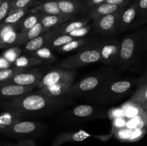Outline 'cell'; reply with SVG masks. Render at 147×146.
Wrapping results in <instances>:
<instances>
[{
  "label": "cell",
  "mask_w": 147,
  "mask_h": 146,
  "mask_svg": "<svg viewBox=\"0 0 147 146\" xmlns=\"http://www.w3.org/2000/svg\"><path fill=\"white\" fill-rule=\"evenodd\" d=\"M73 102L71 97L53 98L34 90L18 98L1 102V107L14 112L22 119H32L58 113Z\"/></svg>",
  "instance_id": "obj_1"
},
{
  "label": "cell",
  "mask_w": 147,
  "mask_h": 146,
  "mask_svg": "<svg viewBox=\"0 0 147 146\" xmlns=\"http://www.w3.org/2000/svg\"><path fill=\"white\" fill-rule=\"evenodd\" d=\"M121 72L118 69L104 67L73 82L69 90V97H88L98 91L109 82L119 79Z\"/></svg>",
  "instance_id": "obj_2"
},
{
  "label": "cell",
  "mask_w": 147,
  "mask_h": 146,
  "mask_svg": "<svg viewBox=\"0 0 147 146\" xmlns=\"http://www.w3.org/2000/svg\"><path fill=\"white\" fill-rule=\"evenodd\" d=\"M137 80L134 78L116 79L109 82L87 99L103 104L116 102L131 91L135 84L137 83Z\"/></svg>",
  "instance_id": "obj_3"
},
{
  "label": "cell",
  "mask_w": 147,
  "mask_h": 146,
  "mask_svg": "<svg viewBox=\"0 0 147 146\" xmlns=\"http://www.w3.org/2000/svg\"><path fill=\"white\" fill-rule=\"evenodd\" d=\"M145 34V31L141 30L129 34L121 40L120 55L117 64L121 70L129 68L137 62L139 54L142 52Z\"/></svg>",
  "instance_id": "obj_4"
},
{
  "label": "cell",
  "mask_w": 147,
  "mask_h": 146,
  "mask_svg": "<svg viewBox=\"0 0 147 146\" xmlns=\"http://www.w3.org/2000/svg\"><path fill=\"white\" fill-rule=\"evenodd\" d=\"M47 126L42 122L33 120H21L9 127L0 130L1 135L15 138L30 139L45 131Z\"/></svg>",
  "instance_id": "obj_5"
},
{
  "label": "cell",
  "mask_w": 147,
  "mask_h": 146,
  "mask_svg": "<svg viewBox=\"0 0 147 146\" xmlns=\"http://www.w3.org/2000/svg\"><path fill=\"white\" fill-rule=\"evenodd\" d=\"M101 56L98 45H93V47H87L78 52L76 54L65 59L59 64L62 68L74 70L89 64L100 62Z\"/></svg>",
  "instance_id": "obj_6"
},
{
  "label": "cell",
  "mask_w": 147,
  "mask_h": 146,
  "mask_svg": "<svg viewBox=\"0 0 147 146\" xmlns=\"http://www.w3.org/2000/svg\"><path fill=\"white\" fill-rule=\"evenodd\" d=\"M76 72L74 70L66 68L53 69L46 72L41 81L37 84L36 90L67 82H74Z\"/></svg>",
  "instance_id": "obj_7"
},
{
  "label": "cell",
  "mask_w": 147,
  "mask_h": 146,
  "mask_svg": "<svg viewBox=\"0 0 147 146\" xmlns=\"http://www.w3.org/2000/svg\"><path fill=\"white\" fill-rule=\"evenodd\" d=\"M68 120L73 121H86L96 118L106 117V113L98 107L91 104H80L66 113Z\"/></svg>",
  "instance_id": "obj_8"
},
{
  "label": "cell",
  "mask_w": 147,
  "mask_h": 146,
  "mask_svg": "<svg viewBox=\"0 0 147 146\" xmlns=\"http://www.w3.org/2000/svg\"><path fill=\"white\" fill-rule=\"evenodd\" d=\"M123 9L124 8L93 21V27L95 31L103 36H109L119 31L121 14Z\"/></svg>",
  "instance_id": "obj_9"
},
{
  "label": "cell",
  "mask_w": 147,
  "mask_h": 146,
  "mask_svg": "<svg viewBox=\"0 0 147 146\" xmlns=\"http://www.w3.org/2000/svg\"><path fill=\"white\" fill-rule=\"evenodd\" d=\"M100 52V62L106 65L117 64L120 55L121 42L116 40H107L98 44Z\"/></svg>",
  "instance_id": "obj_10"
},
{
  "label": "cell",
  "mask_w": 147,
  "mask_h": 146,
  "mask_svg": "<svg viewBox=\"0 0 147 146\" xmlns=\"http://www.w3.org/2000/svg\"><path fill=\"white\" fill-rule=\"evenodd\" d=\"M45 74L44 72L40 70H27L16 74L7 81L1 83L0 85L14 84L22 86H37Z\"/></svg>",
  "instance_id": "obj_11"
},
{
  "label": "cell",
  "mask_w": 147,
  "mask_h": 146,
  "mask_svg": "<svg viewBox=\"0 0 147 146\" xmlns=\"http://www.w3.org/2000/svg\"><path fill=\"white\" fill-rule=\"evenodd\" d=\"M55 35H57V34L55 29L43 33L41 35L23 44L22 51L23 53L32 54L43 47H47L50 40Z\"/></svg>",
  "instance_id": "obj_12"
},
{
  "label": "cell",
  "mask_w": 147,
  "mask_h": 146,
  "mask_svg": "<svg viewBox=\"0 0 147 146\" xmlns=\"http://www.w3.org/2000/svg\"><path fill=\"white\" fill-rule=\"evenodd\" d=\"M1 86V100H13L22 97L35 90L37 86H22L14 84H4Z\"/></svg>",
  "instance_id": "obj_13"
},
{
  "label": "cell",
  "mask_w": 147,
  "mask_h": 146,
  "mask_svg": "<svg viewBox=\"0 0 147 146\" xmlns=\"http://www.w3.org/2000/svg\"><path fill=\"white\" fill-rule=\"evenodd\" d=\"M139 16L137 1H134L122 11L120 18V27L119 31H123L130 28L134 23L136 17Z\"/></svg>",
  "instance_id": "obj_14"
},
{
  "label": "cell",
  "mask_w": 147,
  "mask_h": 146,
  "mask_svg": "<svg viewBox=\"0 0 147 146\" xmlns=\"http://www.w3.org/2000/svg\"><path fill=\"white\" fill-rule=\"evenodd\" d=\"M74 82H67L60 83V84H55L53 86H49V87H43V88L39 89V92H42L45 95L49 96L50 97L56 99L65 98L69 97L67 96L69 90L72 84Z\"/></svg>",
  "instance_id": "obj_15"
},
{
  "label": "cell",
  "mask_w": 147,
  "mask_h": 146,
  "mask_svg": "<svg viewBox=\"0 0 147 146\" xmlns=\"http://www.w3.org/2000/svg\"><path fill=\"white\" fill-rule=\"evenodd\" d=\"M57 2L61 12L70 18L88 9L86 4L78 0H62Z\"/></svg>",
  "instance_id": "obj_16"
},
{
  "label": "cell",
  "mask_w": 147,
  "mask_h": 146,
  "mask_svg": "<svg viewBox=\"0 0 147 146\" xmlns=\"http://www.w3.org/2000/svg\"><path fill=\"white\" fill-rule=\"evenodd\" d=\"M126 6V5H116V4L104 2L90 9L88 14L89 18L93 21H95L100 17L116 12L120 9L125 8Z\"/></svg>",
  "instance_id": "obj_17"
},
{
  "label": "cell",
  "mask_w": 147,
  "mask_h": 146,
  "mask_svg": "<svg viewBox=\"0 0 147 146\" xmlns=\"http://www.w3.org/2000/svg\"><path fill=\"white\" fill-rule=\"evenodd\" d=\"M90 134L84 130H79L77 132H65L59 135L52 146H60L68 142H81L90 137Z\"/></svg>",
  "instance_id": "obj_18"
},
{
  "label": "cell",
  "mask_w": 147,
  "mask_h": 146,
  "mask_svg": "<svg viewBox=\"0 0 147 146\" xmlns=\"http://www.w3.org/2000/svg\"><path fill=\"white\" fill-rule=\"evenodd\" d=\"M136 86L137 88L130 100L140 105L147 101V72L138 79Z\"/></svg>",
  "instance_id": "obj_19"
},
{
  "label": "cell",
  "mask_w": 147,
  "mask_h": 146,
  "mask_svg": "<svg viewBox=\"0 0 147 146\" xmlns=\"http://www.w3.org/2000/svg\"><path fill=\"white\" fill-rule=\"evenodd\" d=\"M70 19L71 18L67 16L42 14L40 22L42 24L45 32H47V31L55 29L57 27H58L65 21L70 20Z\"/></svg>",
  "instance_id": "obj_20"
},
{
  "label": "cell",
  "mask_w": 147,
  "mask_h": 146,
  "mask_svg": "<svg viewBox=\"0 0 147 146\" xmlns=\"http://www.w3.org/2000/svg\"><path fill=\"white\" fill-rule=\"evenodd\" d=\"M30 13H41L48 15L65 16L61 12L57 1H47L30 9Z\"/></svg>",
  "instance_id": "obj_21"
},
{
  "label": "cell",
  "mask_w": 147,
  "mask_h": 146,
  "mask_svg": "<svg viewBox=\"0 0 147 146\" xmlns=\"http://www.w3.org/2000/svg\"><path fill=\"white\" fill-rule=\"evenodd\" d=\"M90 19V18H89ZM89 19H83L73 20V21H67L55 29L57 35H65L70 34L72 31L82 28L88 25L89 22Z\"/></svg>",
  "instance_id": "obj_22"
},
{
  "label": "cell",
  "mask_w": 147,
  "mask_h": 146,
  "mask_svg": "<svg viewBox=\"0 0 147 146\" xmlns=\"http://www.w3.org/2000/svg\"><path fill=\"white\" fill-rule=\"evenodd\" d=\"M45 63L42 60L39 59L33 54H27V53H23L14 62L13 65L17 67L21 68H27L32 67L34 66L40 65V64Z\"/></svg>",
  "instance_id": "obj_23"
},
{
  "label": "cell",
  "mask_w": 147,
  "mask_h": 146,
  "mask_svg": "<svg viewBox=\"0 0 147 146\" xmlns=\"http://www.w3.org/2000/svg\"><path fill=\"white\" fill-rule=\"evenodd\" d=\"M21 36V31H9L2 37H0V47L3 50V49H9L19 45Z\"/></svg>",
  "instance_id": "obj_24"
},
{
  "label": "cell",
  "mask_w": 147,
  "mask_h": 146,
  "mask_svg": "<svg viewBox=\"0 0 147 146\" xmlns=\"http://www.w3.org/2000/svg\"><path fill=\"white\" fill-rule=\"evenodd\" d=\"M30 12L29 8L20 9H11L8 16L0 24V27L7 24H18L22 21L26 14Z\"/></svg>",
  "instance_id": "obj_25"
},
{
  "label": "cell",
  "mask_w": 147,
  "mask_h": 146,
  "mask_svg": "<svg viewBox=\"0 0 147 146\" xmlns=\"http://www.w3.org/2000/svg\"><path fill=\"white\" fill-rule=\"evenodd\" d=\"M22 118L15 113L9 110H4L0 115V130L9 127Z\"/></svg>",
  "instance_id": "obj_26"
},
{
  "label": "cell",
  "mask_w": 147,
  "mask_h": 146,
  "mask_svg": "<svg viewBox=\"0 0 147 146\" xmlns=\"http://www.w3.org/2000/svg\"><path fill=\"white\" fill-rule=\"evenodd\" d=\"M43 33H45L44 28H43L42 24L40 21L34 27L29 29L28 31H25V32H22L21 39H20L19 45H23L25 43H27V42L36 38V37L41 35Z\"/></svg>",
  "instance_id": "obj_27"
},
{
  "label": "cell",
  "mask_w": 147,
  "mask_h": 146,
  "mask_svg": "<svg viewBox=\"0 0 147 146\" xmlns=\"http://www.w3.org/2000/svg\"><path fill=\"white\" fill-rule=\"evenodd\" d=\"M42 14L41 13H30L29 15L24 17L20 22L22 32H25L39 23Z\"/></svg>",
  "instance_id": "obj_28"
},
{
  "label": "cell",
  "mask_w": 147,
  "mask_h": 146,
  "mask_svg": "<svg viewBox=\"0 0 147 146\" xmlns=\"http://www.w3.org/2000/svg\"><path fill=\"white\" fill-rule=\"evenodd\" d=\"M88 42L89 40L84 38V37H83V38H77L76 39V40H73V41L66 44L65 45L60 47V48L57 49V50L59 52L65 53L73 51V50H80L82 47L87 45Z\"/></svg>",
  "instance_id": "obj_29"
},
{
  "label": "cell",
  "mask_w": 147,
  "mask_h": 146,
  "mask_svg": "<svg viewBox=\"0 0 147 146\" xmlns=\"http://www.w3.org/2000/svg\"><path fill=\"white\" fill-rule=\"evenodd\" d=\"M77 38L72 37L69 34H65V35H55L49 42L47 47L51 50H57L60 47L65 45L67 43L73 41Z\"/></svg>",
  "instance_id": "obj_30"
},
{
  "label": "cell",
  "mask_w": 147,
  "mask_h": 146,
  "mask_svg": "<svg viewBox=\"0 0 147 146\" xmlns=\"http://www.w3.org/2000/svg\"><path fill=\"white\" fill-rule=\"evenodd\" d=\"M28 70L27 68H21L13 65L12 67L7 69L0 70V84L12 78L16 74Z\"/></svg>",
  "instance_id": "obj_31"
},
{
  "label": "cell",
  "mask_w": 147,
  "mask_h": 146,
  "mask_svg": "<svg viewBox=\"0 0 147 146\" xmlns=\"http://www.w3.org/2000/svg\"><path fill=\"white\" fill-rule=\"evenodd\" d=\"M32 54L44 62H53L56 60L55 56L52 52L51 49L47 47H43Z\"/></svg>",
  "instance_id": "obj_32"
},
{
  "label": "cell",
  "mask_w": 147,
  "mask_h": 146,
  "mask_svg": "<svg viewBox=\"0 0 147 146\" xmlns=\"http://www.w3.org/2000/svg\"><path fill=\"white\" fill-rule=\"evenodd\" d=\"M22 50H20L19 47L16 46V47H13L6 50L1 54V56H3L6 60H8L11 64H14V62L22 54Z\"/></svg>",
  "instance_id": "obj_33"
},
{
  "label": "cell",
  "mask_w": 147,
  "mask_h": 146,
  "mask_svg": "<svg viewBox=\"0 0 147 146\" xmlns=\"http://www.w3.org/2000/svg\"><path fill=\"white\" fill-rule=\"evenodd\" d=\"M11 0H1L0 2V22H2L11 9Z\"/></svg>",
  "instance_id": "obj_34"
},
{
  "label": "cell",
  "mask_w": 147,
  "mask_h": 146,
  "mask_svg": "<svg viewBox=\"0 0 147 146\" xmlns=\"http://www.w3.org/2000/svg\"><path fill=\"white\" fill-rule=\"evenodd\" d=\"M92 27H93V24L92 25L91 24H88V25L85 26V27H82V28L72 31L71 33H70L69 35L72 36V37H75V38H83L86 34H88L90 32Z\"/></svg>",
  "instance_id": "obj_35"
},
{
  "label": "cell",
  "mask_w": 147,
  "mask_h": 146,
  "mask_svg": "<svg viewBox=\"0 0 147 146\" xmlns=\"http://www.w3.org/2000/svg\"><path fill=\"white\" fill-rule=\"evenodd\" d=\"M133 132L127 129H121L118 130L116 133V136L118 139L122 140V141H129Z\"/></svg>",
  "instance_id": "obj_36"
},
{
  "label": "cell",
  "mask_w": 147,
  "mask_h": 146,
  "mask_svg": "<svg viewBox=\"0 0 147 146\" xmlns=\"http://www.w3.org/2000/svg\"><path fill=\"white\" fill-rule=\"evenodd\" d=\"M34 0H14L11 3V9L28 8L29 5Z\"/></svg>",
  "instance_id": "obj_37"
},
{
  "label": "cell",
  "mask_w": 147,
  "mask_h": 146,
  "mask_svg": "<svg viewBox=\"0 0 147 146\" xmlns=\"http://www.w3.org/2000/svg\"><path fill=\"white\" fill-rule=\"evenodd\" d=\"M137 6L139 14L141 19L144 16L147 11V0H137Z\"/></svg>",
  "instance_id": "obj_38"
},
{
  "label": "cell",
  "mask_w": 147,
  "mask_h": 146,
  "mask_svg": "<svg viewBox=\"0 0 147 146\" xmlns=\"http://www.w3.org/2000/svg\"><path fill=\"white\" fill-rule=\"evenodd\" d=\"M106 0H89L86 2V6H87L88 9L94 8V7H97V6L100 5V4H103V3L106 2Z\"/></svg>",
  "instance_id": "obj_39"
},
{
  "label": "cell",
  "mask_w": 147,
  "mask_h": 146,
  "mask_svg": "<svg viewBox=\"0 0 147 146\" xmlns=\"http://www.w3.org/2000/svg\"><path fill=\"white\" fill-rule=\"evenodd\" d=\"M17 146H37L32 139H23L17 144Z\"/></svg>",
  "instance_id": "obj_40"
},
{
  "label": "cell",
  "mask_w": 147,
  "mask_h": 146,
  "mask_svg": "<svg viewBox=\"0 0 147 146\" xmlns=\"http://www.w3.org/2000/svg\"><path fill=\"white\" fill-rule=\"evenodd\" d=\"M13 64L11 62L8 61L7 60H6L3 56H1V59H0V70H2V69H7L9 68V67H12Z\"/></svg>",
  "instance_id": "obj_41"
},
{
  "label": "cell",
  "mask_w": 147,
  "mask_h": 146,
  "mask_svg": "<svg viewBox=\"0 0 147 146\" xmlns=\"http://www.w3.org/2000/svg\"><path fill=\"white\" fill-rule=\"evenodd\" d=\"M143 135V132L141 130H136L134 132H133L131 136V138L129 140V141H136L139 139H140L141 137Z\"/></svg>",
  "instance_id": "obj_42"
},
{
  "label": "cell",
  "mask_w": 147,
  "mask_h": 146,
  "mask_svg": "<svg viewBox=\"0 0 147 146\" xmlns=\"http://www.w3.org/2000/svg\"><path fill=\"white\" fill-rule=\"evenodd\" d=\"M131 0H106V2L116 5H126Z\"/></svg>",
  "instance_id": "obj_43"
},
{
  "label": "cell",
  "mask_w": 147,
  "mask_h": 146,
  "mask_svg": "<svg viewBox=\"0 0 147 146\" xmlns=\"http://www.w3.org/2000/svg\"><path fill=\"white\" fill-rule=\"evenodd\" d=\"M140 106L144 109V110H147V101L143 103V104H140Z\"/></svg>",
  "instance_id": "obj_44"
},
{
  "label": "cell",
  "mask_w": 147,
  "mask_h": 146,
  "mask_svg": "<svg viewBox=\"0 0 147 146\" xmlns=\"http://www.w3.org/2000/svg\"><path fill=\"white\" fill-rule=\"evenodd\" d=\"M142 21H147V11H146V14H144V16L142 17Z\"/></svg>",
  "instance_id": "obj_45"
},
{
  "label": "cell",
  "mask_w": 147,
  "mask_h": 146,
  "mask_svg": "<svg viewBox=\"0 0 147 146\" xmlns=\"http://www.w3.org/2000/svg\"><path fill=\"white\" fill-rule=\"evenodd\" d=\"M144 132L147 134V123H146V125H145V127H144Z\"/></svg>",
  "instance_id": "obj_46"
},
{
  "label": "cell",
  "mask_w": 147,
  "mask_h": 146,
  "mask_svg": "<svg viewBox=\"0 0 147 146\" xmlns=\"http://www.w3.org/2000/svg\"><path fill=\"white\" fill-rule=\"evenodd\" d=\"M47 1H62V0H47Z\"/></svg>",
  "instance_id": "obj_47"
},
{
  "label": "cell",
  "mask_w": 147,
  "mask_h": 146,
  "mask_svg": "<svg viewBox=\"0 0 147 146\" xmlns=\"http://www.w3.org/2000/svg\"><path fill=\"white\" fill-rule=\"evenodd\" d=\"M5 146H17V144L16 145H5Z\"/></svg>",
  "instance_id": "obj_48"
},
{
  "label": "cell",
  "mask_w": 147,
  "mask_h": 146,
  "mask_svg": "<svg viewBox=\"0 0 147 146\" xmlns=\"http://www.w3.org/2000/svg\"><path fill=\"white\" fill-rule=\"evenodd\" d=\"M82 1H86V2H87V1H89V0H82Z\"/></svg>",
  "instance_id": "obj_49"
},
{
  "label": "cell",
  "mask_w": 147,
  "mask_h": 146,
  "mask_svg": "<svg viewBox=\"0 0 147 146\" xmlns=\"http://www.w3.org/2000/svg\"><path fill=\"white\" fill-rule=\"evenodd\" d=\"M146 46L147 47V39H146Z\"/></svg>",
  "instance_id": "obj_50"
},
{
  "label": "cell",
  "mask_w": 147,
  "mask_h": 146,
  "mask_svg": "<svg viewBox=\"0 0 147 146\" xmlns=\"http://www.w3.org/2000/svg\"><path fill=\"white\" fill-rule=\"evenodd\" d=\"M14 1V0H11V1Z\"/></svg>",
  "instance_id": "obj_51"
},
{
  "label": "cell",
  "mask_w": 147,
  "mask_h": 146,
  "mask_svg": "<svg viewBox=\"0 0 147 146\" xmlns=\"http://www.w3.org/2000/svg\"><path fill=\"white\" fill-rule=\"evenodd\" d=\"M145 111H146V113H147V110H145Z\"/></svg>",
  "instance_id": "obj_52"
}]
</instances>
